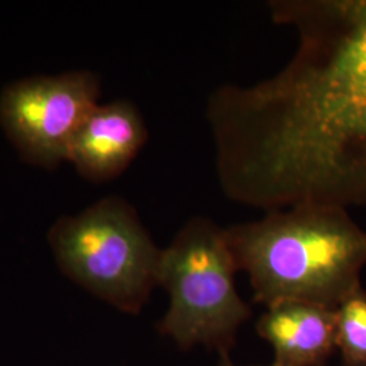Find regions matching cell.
<instances>
[{
    "instance_id": "9c48e42d",
    "label": "cell",
    "mask_w": 366,
    "mask_h": 366,
    "mask_svg": "<svg viewBox=\"0 0 366 366\" xmlns=\"http://www.w3.org/2000/svg\"><path fill=\"white\" fill-rule=\"evenodd\" d=\"M219 366H236L232 361H231V358H229V354L224 353L220 354V362H219ZM266 366H281L280 364H277L273 361V364H270V365Z\"/></svg>"
},
{
    "instance_id": "7a4b0ae2",
    "label": "cell",
    "mask_w": 366,
    "mask_h": 366,
    "mask_svg": "<svg viewBox=\"0 0 366 366\" xmlns=\"http://www.w3.org/2000/svg\"><path fill=\"white\" fill-rule=\"evenodd\" d=\"M237 269L257 302L304 301L335 310L361 287L366 231L347 209L302 205L269 210L225 228Z\"/></svg>"
},
{
    "instance_id": "8992f818",
    "label": "cell",
    "mask_w": 366,
    "mask_h": 366,
    "mask_svg": "<svg viewBox=\"0 0 366 366\" xmlns=\"http://www.w3.org/2000/svg\"><path fill=\"white\" fill-rule=\"evenodd\" d=\"M147 139L144 119L132 102L97 105L76 132L66 160L89 181H112L127 170Z\"/></svg>"
},
{
    "instance_id": "6da1fadb",
    "label": "cell",
    "mask_w": 366,
    "mask_h": 366,
    "mask_svg": "<svg viewBox=\"0 0 366 366\" xmlns=\"http://www.w3.org/2000/svg\"><path fill=\"white\" fill-rule=\"evenodd\" d=\"M297 33L270 78L207 101L224 196L251 208L366 207V0H274Z\"/></svg>"
},
{
    "instance_id": "52a82bcc",
    "label": "cell",
    "mask_w": 366,
    "mask_h": 366,
    "mask_svg": "<svg viewBox=\"0 0 366 366\" xmlns=\"http://www.w3.org/2000/svg\"><path fill=\"white\" fill-rule=\"evenodd\" d=\"M257 331L281 366H325L337 349L335 310L312 302L280 301L266 307Z\"/></svg>"
},
{
    "instance_id": "277c9868",
    "label": "cell",
    "mask_w": 366,
    "mask_h": 366,
    "mask_svg": "<svg viewBox=\"0 0 366 366\" xmlns=\"http://www.w3.org/2000/svg\"><path fill=\"white\" fill-rule=\"evenodd\" d=\"M48 240L63 274L121 312L140 314L159 287L163 249L119 197L60 217Z\"/></svg>"
},
{
    "instance_id": "ba28073f",
    "label": "cell",
    "mask_w": 366,
    "mask_h": 366,
    "mask_svg": "<svg viewBox=\"0 0 366 366\" xmlns=\"http://www.w3.org/2000/svg\"><path fill=\"white\" fill-rule=\"evenodd\" d=\"M342 366H366V292L360 287L335 308Z\"/></svg>"
},
{
    "instance_id": "3957f363",
    "label": "cell",
    "mask_w": 366,
    "mask_h": 366,
    "mask_svg": "<svg viewBox=\"0 0 366 366\" xmlns=\"http://www.w3.org/2000/svg\"><path fill=\"white\" fill-rule=\"evenodd\" d=\"M235 257L225 228L204 216L183 224L162 249L159 287L169 293V310L159 332L179 349L196 346L228 353L251 310L237 293Z\"/></svg>"
},
{
    "instance_id": "5b68a950",
    "label": "cell",
    "mask_w": 366,
    "mask_h": 366,
    "mask_svg": "<svg viewBox=\"0 0 366 366\" xmlns=\"http://www.w3.org/2000/svg\"><path fill=\"white\" fill-rule=\"evenodd\" d=\"M98 98L99 81L90 71L22 79L0 94V124L25 160L53 170L66 160Z\"/></svg>"
}]
</instances>
